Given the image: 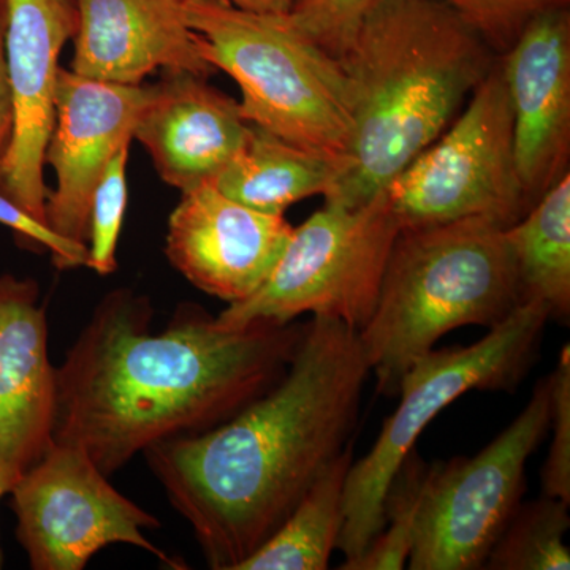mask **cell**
I'll list each match as a JSON object with an SVG mask.
<instances>
[{
	"mask_svg": "<svg viewBox=\"0 0 570 570\" xmlns=\"http://www.w3.org/2000/svg\"><path fill=\"white\" fill-rule=\"evenodd\" d=\"M149 296L108 292L56 366L52 439L107 478L163 442L223 425L284 376L305 325L225 328L184 303L151 333Z\"/></svg>",
	"mask_w": 570,
	"mask_h": 570,
	"instance_id": "obj_1",
	"label": "cell"
},
{
	"mask_svg": "<svg viewBox=\"0 0 570 570\" xmlns=\"http://www.w3.org/2000/svg\"><path fill=\"white\" fill-rule=\"evenodd\" d=\"M370 374L358 332L313 316L268 392L223 425L142 453L209 569H238L348 448Z\"/></svg>",
	"mask_w": 570,
	"mask_h": 570,
	"instance_id": "obj_2",
	"label": "cell"
},
{
	"mask_svg": "<svg viewBox=\"0 0 570 570\" xmlns=\"http://www.w3.org/2000/svg\"><path fill=\"white\" fill-rule=\"evenodd\" d=\"M354 135L325 204L376 197L441 137L493 69L494 52L438 0H382L341 59Z\"/></svg>",
	"mask_w": 570,
	"mask_h": 570,
	"instance_id": "obj_3",
	"label": "cell"
},
{
	"mask_svg": "<svg viewBox=\"0 0 570 570\" xmlns=\"http://www.w3.org/2000/svg\"><path fill=\"white\" fill-rule=\"evenodd\" d=\"M521 303L501 225L464 219L401 228L373 316L358 332L379 392L396 395L404 373L445 333L493 328Z\"/></svg>",
	"mask_w": 570,
	"mask_h": 570,
	"instance_id": "obj_4",
	"label": "cell"
},
{
	"mask_svg": "<svg viewBox=\"0 0 570 570\" xmlns=\"http://www.w3.org/2000/svg\"><path fill=\"white\" fill-rule=\"evenodd\" d=\"M214 70L242 89L243 116L303 148L346 157L354 135L351 91L337 59L288 24L223 0H181Z\"/></svg>",
	"mask_w": 570,
	"mask_h": 570,
	"instance_id": "obj_5",
	"label": "cell"
},
{
	"mask_svg": "<svg viewBox=\"0 0 570 570\" xmlns=\"http://www.w3.org/2000/svg\"><path fill=\"white\" fill-rule=\"evenodd\" d=\"M549 318L542 303H521L479 343L433 348L409 367L397 387L396 411L373 449L348 469L337 542L346 557L341 569L351 570L381 534L390 483L431 420L471 390L515 387L538 354Z\"/></svg>",
	"mask_w": 570,
	"mask_h": 570,
	"instance_id": "obj_6",
	"label": "cell"
},
{
	"mask_svg": "<svg viewBox=\"0 0 570 570\" xmlns=\"http://www.w3.org/2000/svg\"><path fill=\"white\" fill-rule=\"evenodd\" d=\"M400 230L385 189L352 208L325 204L292 230L265 283L217 322L225 328L285 325L311 313L360 332L373 316Z\"/></svg>",
	"mask_w": 570,
	"mask_h": 570,
	"instance_id": "obj_7",
	"label": "cell"
},
{
	"mask_svg": "<svg viewBox=\"0 0 570 570\" xmlns=\"http://www.w3.org/2000/svg\"><path fill=\"white\" fill-rule=\"evenodd\" d=\"M385 193L401 228L464 219H487L505 228L528 213L501 62L449 129L397 174Z\"/></svg>",
	"mask_w": 570,
	"mask_h": 570,
	"instance_id": "obj_8",
	"label": "cell"
},
{
	"mask_svg": "<svg viewBox=\"0 0 570 570\" xmlns=\"http://www.w3.org/2000/svg\"><path fill=\"white\" fill-rule=\"evenodd\" d=\"M550 426V384L543 379L523 412L472 459L426 468L412 570H475L520 505L524 471Z\"/></svg>",
	"mask_w": 570,
	"mask_h": 570,
	"instance_id": "obj_9",
	"label": "cell"
},
{
	"mask_svg": "<svg viewBox=\"0 0 570 570\" xmlns=\"http://www.w3.org/2000/svg\"><path fill=\"white\" fill-rule=\"evenodd\" d=\"M9 494L17 539L33 570H82L115 543L174 564L145 535L160 520L119 493L80 448L55 442Z\"/></svg>",
	"mask_w": 570,
	"mask_h": 570,
	"instance_id": "obj_10",
	"label": "cell"
},
{
	"mask_svg": "<svg viewBox=\"0 0 570 570\" xmlns=\"http://www.w3.org/2000/svg\"><path fill=\"white\" fill-rule=\"evenodd\" d=\"M151 85L124 86L59 70L55 126L45 164L56 174L47 224L56 235L88 247L94 190L112 157L130 148Z\"/></svg>",
	"mask_w": 570,
	"mask_h": 570,
	"instance_id": "obj_11",
	"label": "cell"
},
{
	"mask_svg": "<svg viewBox=\"0 0 570 570\" xmlns=\"http://www.w3.org/2000/svg\"><path fill=\"white\" fill-rule=\"evenodd\" d=\"M7 67L13 100V137L0 189L47 224L45 156L55 126L59 58L77 29L75 0H7ZM48 225V224H47Z\"/></svg>",
	"mask_w": 570,
	"mask_h": 570,
	"instance_id": "obj_12",
	"label": "cell"
},
{
	"mask_svg": "<svg viewBox=\"0 0 570 570\" xmlns=\"http://www.w3.org/2000/svg\"><path fill=\"white\" fill-rule=\"evenodd\" d=\"M292 230L284 214L257 212L206 183L168 217L165 255L198 291L235 305L265 283Z\"/></svg>",
	"mask_w": 570,
	"mask_h": 570,
	"instance_id": "obj_13",
	"label": "cell"
},
{
	"mask_svg": "<svg viewBox=\"0 0 570 570\" xmlns=\"http://www.w3.org/2000/svg\"><path fill=\"white\" fill-rule=\"evenodd\" d=\"M517 171L530 208L569 174L570 9L542 11L501 61Z\"/></svg>",
	"mask_w": 570,
	"mask_h": 570,
	"instance_id": "obj_14",
	"label": "cell"
},
{
	"mask_svg": "<svg viewBox=\"0 0 570 570\" xmlns=\"http://www.w3.org/2000/svg\"><path fill=\"white\" fill-rule=\"evenodd\" d=\"M56 366L31 277L0 275V482L6 494L55 444Z\"/></svg>",
	"mask_w": 570,
	"mask_h": 570,
	"instance_id": "obj_15",
	"label": "cell"
},
{
	"mask_svg": "<svg viewBox=\"0 0 570 570\" xmlns=\"http://www.w3.org/2000/svg\"><path fill=\"white\" fill-rule=\"evenodd\" d=\"M253 124L239 102L184 70H165L151 85L134 140L151 157L157 175L179 193L216 181L242 151Z\"/></svg>",
	"mask_w": 570,
	"mask_h": 570,
	"instance_id": "obj_16",
	"label": "cell"
},
{
	"mask_svg": "<svg viewBox=\"0 0 570 570\" xmlns=\"http://www.w3.org/2000/svg\"><path fill=\"white\" fill-rule=\"evenodd\" d=\"M75 7L70 70L80 77L140 86L159 69L206 78L216 71L184 18L181 0H75Z\"/></svg>",
	"mask_w": 570,
	"mask_h": 570,
	"instance_id": "obj_17",
	"label": "cell"
},
{
	"mask_svg": "<svg viewBox=\"0 0 570 570\" xmlns=\"http://www.w3.org/2000/svg\"><path fill=\"white\" fill-rule=\"evenodd\" d=\"M346 164V157L303 148L253 126L242 151L213 184L238 204L285 214L296 202L325 197Z\"/></svg>",
	"mask_w": 570,
	"mask_h": 570,
	"instance_id": "obj_18",
	"label": "cell"
},
{
	"mask_svg": "<svg viewBox=\"0 0 570 570\" xmlns=\"http://www.w3.org/2000/svg\"><path fill=\"white\" fill-rule=\"evenodd\" d=\"M521 302H539L550 318L570 316V176L547 190L521 219L504 228Z\"/></svg>",
	"mask_w": 570,
	"mask_h": 570,
	"instance_id": "obj_19",
	"label": "cell"
},
{
	"mask_svg": "<svg viewBox=\"0 0 570 570\" xmlns=\"http://www.w3.org/2000/svg\"><path fill=\"white\" fill-rule=\"evenodd\" d=\"M351 445L311 485L294 512L264 546L236 570H325L344 523V487Z\"/></svg>",
	"mask_w": 570,
	"mask_h": 570,
	"instance_id": "obj_20",
	"label": "cell"
},
{
	"mask_svg": "<svg viewBox=\"0 0 570 570\" xmlns=\"http://www.w3.org/2000/svg\"><path fill=\"white\" fill-rule=\"evenodd\" d=\"M568 502L546 497L521 504L510 517L487 558L490 570H569L564 535L570 527Z\"/></svg>",
	"mask_w": 570,
	"mask_h": 570,
	"instance_id": "obj_21",
	"label": "cell"
},
{
	"mask_svg": "<svg viewBox=\"0 0 570 570\" xmlns=\"http://www.w3.org/2000/svg\"><path fill=\"white\" fill-rule=\"evenodd\" d=\"M428 464L409 453L384 499V528L351 570H397L407 564L417 530Z\"/></svg>",
	"mask_w": 570,
	"mask_h": 570,
	"instance_id": "obj_22",
	"label": "cell"
},
{
	"mask_svg": "<svg viewBox=\"0 0 570 570\" xmlns=\"http://www.w3.org/2000/svg\"><path fill=\"white\" fill-rule=\"evenodd\" d=\"M129 149L112 157L94 190L89 212L88 268L99 276H110L118 269L116 250L127 208V163Z\"/></svg>",
	"mask_w": 570,
	"mask_h": 570,
	"instance_id": "obj_23",
	"label": "cell"
},
{
	"mask_svg": "<svg viewBox=\"0 0 570 570\" xmlns=\"http://www.w3.org/2000/svg\"><path fill=\"white\" fill-rule=\"evenodd\" d=\"M382 0H294L285 20L332 58L351 50L363 24Z\"/></svg>",
	"mask_w": 570,
	"mask_h": 570,
	"instance_id": "obj_24",
	"label": "cell"
},
{
	"mask_svg": "<svg viewBox=\"0 0 570 570\" xmlns=\"http://www.w3.org/2000/svg\"><path fill=\"white\" fill-rule=\"evenodd\" d=\"M466 22L497 55H505L523 29L542 11L570 0H438Z\"/></svg>",
	"mask_w": 570,
	"mask_h": 570,
	"instance_id": "obj_25",
	"label": "cell"
},
{
	"mask_svg": "<svg viewBox=\"0 0 570 570\" xmlns=\"http://www.w3.org/2000/svg\"><path fill=\"white\" fill-rule=\"evenodd\" d=\"M551 444L542 469L546 497L570 504V352L562 348L557 370L549 376Z\"/></svg>",
	"mask_w": 570,
	"mask_h": 570,
	"instance_id": "obj_26",
	"label": "cell"
},
{
	"mask_svg": "<svg viewBox=\"0 0 570 570\" xmlns=\"http://www.w3.org/2000/svg\"><path fill=\"white\" fill-rule=\"evenodd\" d=\"M0 225L10 228L17 236L18 243L28 249L45 250L51 254L56 268L73 269L88 264V247L73 245L61 238L40 223L31 214L26 213L17 202L0 190Z\"/></svg>",
	"mask_w": 570,
	"mask_h": 570,
	"instance_id": "obj_27",
	"label": "cell"
},
{
	"mask_svg": "<svg viewBox=\"0 0 570 570\" xmlns=\"http://www.w3.org/2000/svg\"><path fill=\"white\" fill-rule=\"evenodd\" d=\"M7 21H9L7 0H0V175H2L3 163L13 137V100H11L6 50Z\"/></svg>",
	"mask_w": 570,
	"mask_h": 570,
	"instance_id": "obj_28",
	"label": "cell"
},
{
	"mask_svg": "<svg viewBox=\"0 0 570 570\" xmlns=\"http://www.w3.org/2000/svg\"><path fill=\"white\" fill-rule=\"evenodd\" d=\"M238 9L254 11V13L285 14L291 10L294 0H223Z\"/></svg>",
	"mask_w": 570,
	"mask_h": 570,
	"instance_id": "obj_29",
	"label": "cell"
},
{
	"mask_svg": "<svg viewBox=\"0 0 570 570\" xmlns=\"http://www.w3.org/2000/svg\"><path fill=\"white\" fill-rule=\"evenodd\" d=\"M6 497V490H3L2 482H0V499ZM3 568V557H2V549H0V569Z\"/></svg>",
	"mask_w": 570,
	"mask_h": 570,
	"instance_id": "obj_30",
	"label": "cell"
}]
</instances>
